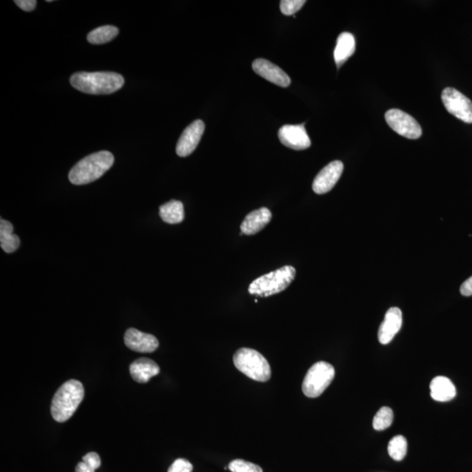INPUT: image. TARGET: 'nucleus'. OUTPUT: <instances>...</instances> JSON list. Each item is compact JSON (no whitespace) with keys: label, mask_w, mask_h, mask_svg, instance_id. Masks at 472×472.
Segmentation results:
<instances>
[{"label":"nucleus","mask_w":472,"mask_h":472,"mask_svg":"<svg viewBox=\"0 0 472 472\" xmlns=\"http://www.w3.org/2000/svg\"><path fill=\"white\" fill-rule=\"evenodd\" d=\"M71 83L75 89L90 95H108L123 88L124 79L114 72H78Z\"/></svg>","instance_id":"1"},{"label":"nucleus","mask_w":472,"mask_h":472,"mask_svg":"<svg viewBox=\"0 0 472 472\" xmlns=\"http://www.w3.org/2000/svg\"><path fill=\"white\" fill-rule=\"evenodd\" d=\"M114 164L111 152L102 151L87 156L71 169L68 179L74 185H85L98 179Z\"/></svg>","instance_id":"2"},{"label":"nucleus","mask_w":472,"mask_h":472,"mask_svg":"<svg viewBox=\"0 0 472 472\" xmlns=\"http://www.w3.org/2000/svg\"><path fill=\"white\" fill-rule=\"evenodd\" d=\"M84 398V388L80 381L71 380L59 388L52 401L51 415L55 421L64 422L72 418Z\"/></svg>","instance_id":"3"},{"label":"nucleus","mask_w":472,"mask_h":472,"mask_svg":"<svg viewBox=\"0 0 472 472\" xmlns=\"http://www.w3.org/2000/svg\"><path fill=\"white\" fill-rule=\"evenodd\" d=\"M296 276L293 266H284L275 272L258 277L249 287V293L260 297H270L282 293L290 286Z\"/></svg>","instance_id":"4"},{"label":"nucleus","mask_w":472,"mask_h":472,"mask_svg":"<svg viewBox=\"0 0 472 472\" xmlns=\"http://www.w3.org/2000/svg\"><path fill=\"white\" fill-rule=\"evenodd\" d=\"M234 364L236 369L246 376L260 383L268 381L272 376L268 360L254 349H239L235 353Z\"/></svg>","instance_id":"5"},{"label":"nucleus","mask_w":472,"mask_h":472,"mask_svg":"<svg viewBox=\"0 0 472 472\" xmlns=\"http://www.w3.org/2000/svg\"><path fill=\"white\" fill-rule=\"evenodd\" d=\"M335 377V369L331 364L319 362L309 369L303 381L302 390L305 397L317 398L324 393Z\"/></svg>","instance_id":"6"},{"label":"nucleus","mask_w":472,"mask_h":472,"mask_svg":"<svg viewBox=\"0 0 472 472\" xmlns=\"http://www.w3.org/2000/svg\"><path fill=\"white\" fill-rule=\"evenodd\" d=\"M388 126L395 133L408 140H418L421 138L422 131L418 121L404 111L392 109L385 114Z\"/></svg>","instance_id":"7"},{"label":"nucleus","mask_w":472,"mask_h":472,"mask_svg":"<svg viewBox=\"0 0 472 472\" xmlns=\"http://www.w3.org/2000/svg\"><path fill=\"white\" fill-rule=\"evenodd\" d=\"M442 101L448 112L463 122L472 124V102L458 90L446 88L442 92Z\"/></svg>","instance_id":"8"},{"label":"nucleus","mask_w":472,"mask_h":472,"mask_svg":"<svg viewBox=\"0 0 472 472\" xmlns=\"http://www.w3.org/2000/svg\"><path fill=\"white\" fill-rule=\"evenodd\" d=\"M279 138L284 147L293 150H305L311 147V142L304 128V124L291 126L287 124L279 131Z\"/></svg>","instance_id":"9"},{"label":"nucleus","mask_w":472,"mask_h":472,"mask_svg":"<svg viewBox=\"0 0 472 472\" xmlns=\"http://www.w3.org/2000/svg\"><path fill=\"white\" fill-rule=\"evenodd\" d=\"M344 165L341 161L330 163L316 176L312 189L317 194L327 193L335 186L342 175Z\"/></svg>","instance_id":"10"},{"label":"nucleus","mask_w":472,"mask_h":472,"mask_svg":"<svg viewBox=\"0 0 472 472\" xmlns=\"http://www.w3.org/2000/svg\"><path fill=\"white\" fill-rule=\"evenodd\" d=\"M204 130L205 124L201 120L194 121L189 127H186L177 144V154L182 158L192 154L200 143Z\"/></svg>","instance_id":"11"},{"label":"nucleus","mask_w":472,"mask_h":472,"mask_svg":"<svg viewBox=\"0 0 472 472\" xmlns=\"http://www.w3.org/2000/svg\"><path fill=\"white\" fill-rule=\"evenodd\" d=\"M254 71L263 78L277 86L287 88L290 84V78L279 66L265 59H256L252 65Z\"/></svg>","instance_id":"12"},{"label":"nucleus","mask_w":472,"mask_h":472,"mask_svg":"<svg viewBox=\"0 0 472 472\" xmlns=\"http://www.w3.org/2000/svg\"><path fill=\"white\" fill-rule=\"evenodd\" d=\"M128 348L138 353H152L158 349V340L155 336L142 332L135 328L128 329L124 335Z\"/></svg>","instance_id":"13"},{"label":"nucleus","mask_w":472,"mask_h":472,"mask_svg":"<svg viewBox=\"0 0 472 472\" xmlns=\"http://www.w3.org/2000/svg\"><path fill=\"white\" fill-rule=\"evenodd\" d=\"M402 325V312L398 307H392L387 311L381 325L378 338L383 345H388L400 331Z\"/></svg>","instance_id":"14"},{"label":"nucleus","mask_w":472,"mask_h":472,"mask_svg":"<svg viewBox=\"0 0 472 472\" xmlns=\"http://www.w3.org/2000/svg\"><path fill=\"white\" fill-rule=\"evenodd\" d=\"M272 214L268 208L262 207L249 213L241 225L242 234L253 235L266 227L272 221Z\"/></svg>","instance_id":"15"},{"label":"nucleus","mask_w":472,"mask_h":472,"mask_svg":"<svg viewBox=\"0 0 472 472\" xmlns=\"http://www.w3.org/2000/svg\"><path fill=\"white\" fill-rule=\"evenodd\" d=\"M159 372L161 369L158 364L151 359H138L130 366L131 377L138 383H147L152 377L158 376Z\"/></svg>","instance_id":"16"},{"label":"nucleus","mask_w":472,"mask_h":472,"mask_svg":"<svg viewBox=\"0 0 472 472\" xmlns=\"http://www.w3.org/2000/svg\"><path fill=\"white\" fill-rule=\"evenodd\" d=\"M430 395L433 400L445 402L456 397V387L449 378L437 376L430 383Z\"/></svg>","instance_id":"17"},{"label":"nucleus","mask_w":472,"mask_h":472,"mask_svg":"<svg viewBox=\"0 0 472 472\" xmlns=\"http://www.w3.org/2000/svg\"><path fill=\"white\" fill-rule=\"evenodd\" d=\"M355 48V39L352 34L346 32L340 34L334 50L335 62L339 68L352 57Z\"/></svg>","instance_id":"18"},{"label":"nucleus","mask_w":472,"mask_h":472,"mask_svg":"<svg viewBox=\"0 0 472 472\" xmlns=\"http://www.w3.org/2000/svg\"><path fill=\"white\" fill-rule=\"evenodd\" d=\"M159 215L166 223H182L185 219L183 203L179 200H170L159 208Z\"/></svg>","instance_id":"19"},{"label":"nucleus","mask_w":472,"mask_h":472,"mask_svg":"<svg viewBox=\"0 0 472 472\" xmlns=\"http://www.w3.org/2000/svg\"><path fill=\"white\" fill-rule=\"evenodd\" d=\"M20 240L18 235L13 234V226L6 220L0 221V245L6 253H13L19 249Z\"/></svg>","instance_id":"20"},{"label":"nucleus","mask_w":472,"mask_h":472,"mask_svg":"<svg viewBox=\"0 0 472 472\" xmlns=\"http://www.w3.org/2000/svg\"><path fill=\"white\" fill-rule=\"evenodd\" d=\"M119 30L114 26H103L97 27L88 34V41L89 43L100 45L110 43L117 36Z\"/></svg>","instance_id":"21"},{"label":"nucleus","mask_w":472,"mask_h":472,"mask_svg":"<svg viewBox=\"0 0 472 472\" xmlns=\"http://www.w3.org/2000/svg\"><path fill=\"white\" fill-rule=\"evenodd\" d=\"M408 443L404 436L393 437L388 443V450L390 456L395 461H401L407 455Z\"/></svg>","instance_id":"22"},{"label":"nucleus","mask_w":472,"mask_h":472,"mask_svg":"<svg viewBox=\"0 0 472 472\" xmlns=\"http://www.w3.org/2000/svg\"><path fill=\"white\" fill-rule=\"evenodd\" d=\"M394 413L390 408L383 407L377 412L373 421L374 429L381 432V430L390 428L393 423Z\"/></svg>","instance_id":"23"},{"label":"nucleus","mask_w":472,"mask_h":472,"mask_svg":"<svg viewBox=\"0 0 472 472\" xmlns=\"http://www.w3.org/2000/svg\"><path fill=\"white\" fill-rule=\"evenodd\" d=\"M228 469L232 472H263L259 465L242 459L232 461Z\"/></svg>","instance_id":"24"},{"label":"nucleus","mask_w":472,"mask_h":472,"mask_svg":"<svg viewBox=\"0 0 472 472\" xmlns=\"http://www.w3.org/2000/svg\"><path fill=\"white\" fill-rule=\"evenodd\" d=\"M304 4V0H283L280 2L281 12L284 15H293L300 11Z\"/></svg>","instance_id":"25"},{"label":"nucleus","mask_w":472,"mask_h":472,"mask_svg":"<svg viewBox=\"0 0 472 472\" xmlns=\"http://www.w3.org/2000/svg\"><path fill=\"white\" fill-rule=\"evenodd\" d=\"M193 465L189 461L179 458V459L173 462V464L170 466L168 472H192Z\"/></svg>","instance_id":"26"},{"label":"nucleus","mask_w":472,"mask_h":472,"mask_svg":"<svg viewBox=\"0 0 472 472\" xmlns=\"http://www.w3.org/2000/svg\"><path fill=\"white\" fill-rule=\"evenodd\" d=\"M82 461L84 462L89 466L96 470V469L100 468L101 466V458L99 455L96 452H89L86 454L84 457H82Z\"/></svg>","instance_id":"27"},{"label":"nucleus","mask_w":472,"mask_h":472,"mask_svg":"<svg viewBox=\"0 0 472 472\" xmlns=\"http://www.w3.org/2000/svg\"><path fill=\"white\" fill-rule=\"evenodd\" d=\"M15 4L22 8L23 11L32 12L36 9L37 1L36 0H15Z\"/></svg>","instance_id":"28"},{"label":"nucleus","mask_w":472,"mask_h":472,"mask_svg":"<svg viewBox=\"0 0 472 472\" xmlns=\"http://www.w3.org/2000/svg\"><path fill=\"white\" fill-rule=\"evenodd\" d=\"M460 293L464 297L472 296V276L462 284Z\"/></svg>","instance_id":"29"},{"label":"nucleus","mask_w":472,"mask_h":472,"mask_svg":"<svg viewBox=\"0 0 472 472\" xmlns=\"http://www.w3.org/2000/svg\"><path fill=\"white\" fill-rule=\"evenodd\" d=\"M95 471L83 461L80 462L75 468V472H95Z\"/></svg>","instance_id":"30"}]
</instances>
